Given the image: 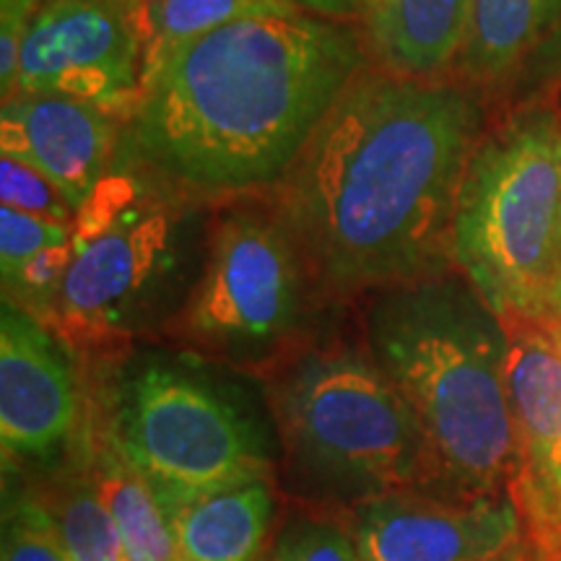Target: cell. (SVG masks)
Returning <instances> with one entry per match:
<instances>
[{"label": "cell", "instance_id": "6da1fadb", "mask_svg": "<svg viewBox=\"0 0 561 561\" xmlns=\"http://www.w3.org/2000/svg\"><path fill=\"white\" fill-rule=\"evenodd\" d=\"M481 112L466 89L362 70L276 187L320 289L359 297L445 273Z\"/></svg>", "mask_w": 561, "mask_h": 561}, {"label": "cell", "instance_id": "7a4b0ae2", "mask_svg": "<svg viewBox=\"0 0 561 561\" xmlns=\"http://www.w3.org/2000/svg\"><path fill=\"white\" fill-rule=\"evenodd\" d=\"M362 70L359 39L335 19L234 21L182 45L144 81L115 161L201 201L278 187Z\"/></svg>", "mask_w": 561, "mask_h": 561}, {"label": "cell", "instance_id": "3957f363", "mask_svg": "<svg viewBox=\"0 0 561 561\" xmlns=\"http://www.w3.org/2000/svg\"><path fill=\"white\" fill-rule=\"evenodd\" d=\"M364 343L424 432L432 496L515 491L520 450L504 380V331L471 284L445 271L375 291L364 310Z\"/></svg>", "mask_w": 561, "mask_h": 561}, {"label": "cell", "instance_id": "277c9868", "mask_svg": "<svg viewBox=\"0 0 561 561\" xmlns=\"http://www.w3.org/2000/svg\"><path fill=\"white\" fill-rule=\"evenodd\" d=\"M255 377L289 500L348 512L398 491L430 494L424 432L367 343L310 339Z\"/></svg>", "mask_w": 561, "mask_h": 561}, {"label": "cell", "instance_id": "5b68a950", "mask_svg": "<svg viewBox=\"0 0 561 561\" xmlns=\"http://www.w3.org/2000/svg\"><path fill=\"white\" fill-rule=\"evenodd\" d=\"M237 369L198 354L144 351L102 390L100 439L146 483L164 515L182 504L278 479L268 403Z\"/></svg>", "mask_w": 561, "mask_h": 561}, {"label": "cell", "instance_id": "8992f818", "mask_svg": "<svg viewBox=\"0 0 561 561\" xmlns=\"http://www.w3.org/2000/svg\"><path fill=\"white\" fill-rule=\"evenodd\" d=\"M206 240L201 198L115 161L76 210L73 261L50 328L89 354L164 331L198 280Z\"/></svg>", "mask_w": 561, "mask_h": 561}, {"label": "cell", "instance_id": "52a82bcc", "mask_svg": "<svg viewBox=\"0 0 561 561\" xmlns=\"http://www.w3.org/2000/svg\"><path fill=\"white\" fill-rule=\"evenodd\" d=\"M453 265L496 318H553L561 289V107L536 104L476 144Z\"/></svg>", "mask_w": 561, "mask_h": 561}, {"label": "cell", "instance_id": "ba28073f", "mask_svg": "<svg viewBox=\"0 0 561 561\" xmlns=\"http://www.w3.org/2000/svg\"><path fill=\"white\" fill-rule=\"evenodd\" d=\"M318 278L276 206L231 203L208 227L191 297L164 333L244 375L312 339Z\"/></svg>", "mask_w": 561, "mask_h": 561}, {"label": "cell", "instance_id": "9c48e42d", "mask_svg": "<svg viewBox=\"0 0 561 561\" xmlns=\"http://www.w3.org/2000/svg\"><path fill=\"white\" fill-rule=\"evenodd\" d=\"M136 13L112 0H45L11 96H68L125 121L140 96Z\"/></svg>", "mask_w": 561, "mask_h": 561}, {"label": "cell", "instance_id": "30bf717a", "mask_svg": "<svg viewBox=\"0 0 561 561\" xmlns=\"http://www.w3.org/2000/svg\"><path fill=\"white\" fill-rule=\"evenodd\" d=\"M83 390L73 346L3 299L0 312V445L5 468L50 466L79 439Z\"/></svg>", "mask_w": 561, "mask_h": 561}, {"label": "cell", "instance_id": "8fae6325", "mask_svg": "<svg viewBox=\"0 0 561 561\" xmlns=\"http://www.w3.org/2000/svg\"><path fill=\"white\" fill-rule=\"evenodd\" d=\"M346 517L364 561H494L528 541L515 491L481 500L398 491Z\"/></svg>", "mask_w": 561, "mask_h": 561}, {"label": "cell", "instance_id": "7c38bea8", "mask_svg": "<svg viewBox=\"0 0 561 561\" xmlns=\"http://www.w3.org/2000/svg\"><path fill=\"white\" fill-rule=\"evenodd\" d=\"M504 380L515 419L525 530L541 525L561 502V339L553 318H500Z\"/></svg>", "mask_w": 561, "mask_h": 561}, {"label": "cell", "instance_id": "4fadbf2b", "mask_svg": "<svg viewBox=\"0 0 561 561\" xmlns=\"http://www.w3.org/2000/svg\"><path fill=\"white\" fill-rule=\"evenodd\" d=\"M123 123L68 96H11L0 110V153L34 167L79 210L112 170Z\"/></svg>", "mask_w": 561, "mask_h": 561}, {"label": "cell", "instance_id": "5bb4252c", "mask_svg": "<svg viewBox=\"0 0 561 561\" xmlns=\"http://www.w3.org/2000/svg\"><path fill=\"white\" fill-rule=\"evenodd\" d=\"M356 16L382 70L432 81L462 55L471 0H359Z\"/></svg>", "mask_w": 561, "mask_h": 561}, {"label": "cell", "instance_id": "9a60e30c", "mask_svg": "<svg viewBox=\"0 0 561 561\" xmlns=\"http://www.w3.org/2000/svg\"><path fill=\"white\" fill-rule=\"evenodd\" d=\"M164 517L185 561H257L278 520L276 481L216 491Z\"/></svg>", "mask_w": 561, "mask_h": 561}, {"label": "cell", "instance_id": "2e32d148", "mask_svg": "<svg viewBox=\"0 0 561 561\" xmlns=\"http://www.w3.org/2000/svg\"><path fill=\"white\" fill-rule=\"evenodd\" d=\"M561 21V0H471L462 68L476 81H496Z\"/></svg>", "mask_w": 561, "mask_h": 561}, {"label": "cell", "instance_id": "e0dca14e", "mask_svg": "<svg viewBox=\"0 0 561 561\" xmlns=\"http://www.w3.org/2000/svg\"><path fill=\"white\" fill-rule=\"evenodd\" d=\"M87 460L91 479L121 530L128 561H185L153 494L117 453L96 439V447L87 450Z\"/></svg>", "mask_w": 561, "mask_h": 561}, {"label": "cell", "instance_id": "ac0fdd59", "mask_svg": "<svg viewBox=\"0 0 561 561\" xmlns=\"http://www.w3.org/2000/svg\"><path fill=\"white\" fill-rule=\"evenodd\" d=\"M297 11L280 0H144L136 11L140 53H144L140 87L174 50L203 34L242 19L286 16Z\"/></svg>", "mask_w": 561, "mask_h": 561}, {"label": "cell", "instance_id": "d6986e66", "mask_svg": "<svg viewBox=\"0 0 561 561\" xmlns=\"http://www.w3.org/2000/svg\"><path fill=\"white\" fill-rule=\"evenodd\" d=\"M50 510L62 549L70 561H128L115 517L104 504L100 489L83 471H62L37 486Z\"/></svg>", "mask_w": 561, "mask_h": 561}, {"label": "cell", "instance_id": "ffe728a7", "mask_svg": "<svg viewBox=\"0 0 561 561\" xmlns=\"http://www.w3.org/2000/svg\"><path fill=\"white\" fill-rule=\"evenodd\" d=\"M257 561H364L346 512L286 500Z\"/></svg>", "mask_w": 561, "mask_h": 561}, {"label": "cell", "instance_id": "44dd1931", "mask_svg": "<svg viewBox=\"0 0 561 561\" xmlns=\"http://www.w3.org/2000/svg\"><path fill=\"white\" fill-rule=\"evenodd\" d=\"M3 561H70L37 486L5 491Z\"/></svg>", "mask_w": 561, "mask_h": 561}, {"label": "cell", "instance_id": "7402d4cb", "mask_svg": "<svg viewBox=\"0 0 561 561\" xmlns=\"http://www.w3.org/2000/svg\"><path fill=\"white\" fill-rule=\"evenodd\" d=\"M73 224L42 219L24 210L0 208V280L3 286L19 276V271L53 244L68 242Z\"/></svg>", "mask_w": 561, "mask_h": 561}, {"label": "cell", "instance_id": "603a6c76", "mask_svg": "<svg viewBox=\"0 0 561 561\" xmlns=\"http://www.w3.org/2000/svg\"><path fill=\"white\" fill-rule=\"evenodd\" d=\"M0 201L3 206L42 216V219L73 224L76 210L58 187L39 170L0 153Z\"/></svg>", "mask_w": 561, "mask_h": 561}, {"label": "cell", "instance_id": "cb8c5ba5", "mask_svg": "<svg viewBox=\"0 0 561 561\" xmlns=\"http://www.w3.org/2000/svg\"><path fill=\"white\" fill-rule=\"evenodd\" d=\"M45 0H0V94L11 100L26 34Z\"/></svg>", "mask_w": 561, "mask_h": 561}, {"label": "cell", "instance_id": "d4e9b609", "mask_svg": "<svg viewBox=\"0 0 561 561\" xmlns=\"http://www.w3.org/2000/svg\"><path fill=\"white\" fill-rule=\"evenodd\" d=\"M280 3H289L294 9L314 13V16L325 19H348L359 13V0H280Z\"/></svg>", "mask_w": 561, "mask_h": 561}, {"label": "cell", "instance_id": "484cf974", "mask_svg": "<svg viewBox=\"0 0 561 561\" xmlns=\"http://www.w3.org/2000/svg\"><path fill=\"white\" fill-rule=\"evenodd\" d=\"M530 561H559L557 553L541 549V546L530 543Z\"/></svg>", "mask_w": 561, "mask_h": 561}, {"label": "cell", "instance_id": "4316f807", "mask_svg": "<svg viewBox=\"0 0 561 561\" xmlns=\"http://www.w3.org/2000/svg\"><path fill=\"white\" fill-rule=\"evenodd\" d=\"M494 561H530V546L523 543L520 549H515L512 553H507V557L494 559Z\"/></svg>", "mask_w": 561, "mask_h": 561}, {"label": "cell", "instance_id": "83f0119b", "mask_svg": "<svg viewBox=\"0 0 561 561\" xmlns=\"http://www.w3.org/2000/svg\"><path fill=\"white\" fill-rule=\"evenodd\" d=\"M112 3L123 5V9H128V11H133V13H136V11H138V5H140V3H144V0H112Z\"/></svg>", "mask_w": 561, "mask_h": 561}, {"label": "cell", "instance_id": "f1b7e54d", "mask_svg": "<svg viewBox=\"0 0 561 561\" xmlns=\"http://www.w3.org/2000/svg\"><path fill=\"white\" fill-rule=\"evenodd\" d=\"M557 331H559V339H561V312L557 314Z\"/></svg>", "mask_w": 561, "mask_h": 561}, {"label": "cell", "instance_id": "f546056e", "mask_svg": "<svg viewBox=\"0 0 561 561\" xmlns=\"http://www.w3.org/2000/svg\"><path fill=\"white\" fill-rule=\"evenodd\" d=\"M561 312V289H559V307H557V314Z\"/></svg>", "mask_w": 561, "mask_h": 561}, {"label": "cell", "instance_id": "4dcf8cb0", "mask_svg": "<svg viewBox=\"0 0 561 561\" xmlns=\"http://www.w3.org/2000/svg\"><path fill=\"white\" fill-rule=\"evenodd\" d=\"M557 557H559V553H557ZM559 561H561V557H559Z\"/></svg>", "mask_w": 561, "mask_h": 561}]
</instances>
